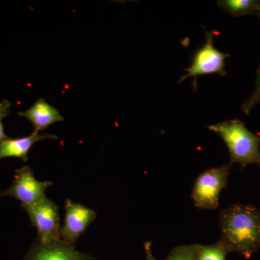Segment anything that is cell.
<instances>
[{"mask_svg": "<svg viewBox=\"0 0 260 260\" xmlns=\"http://www.w3.org/2000/svg\"><path fill=\"white\" fill-rule=\"evenodd\" d=\"M220 242L229 251L246 258L260 248V211L252 205L237 204L220 213Z\"/></svg>", "mask_w": 260, "mask_h": 260, "instance_id": "obj_1", "label": "cell"}, {"mask_svg": "<svg viewBox=\"0 0 260 260\" xmlns=\"http://www.w3.org/2000/svg\"><path fill=\"white\" fill-rule=\"evenodd\" d=\"M10 107H11V103L7 99L0 102V143L8 138V135L5 133L3 119L10 114Z\"/></svg>", "mask_w": 260, "mask_h": 260, "instance_id": "obj_15", "label": "cell"}, {"mask_svg": "<svg viewBox=\"0 0 260 260\" xmlns=\"http://www.w3.org/2000/svg\"><path fill=\"white\" fill-rule=\"evenodd\" d=\"M218 5L233 17L257 14L260 9L258 0H220Z\"/></svg>", "mask_w": 260, "mask_h": 260, "instance_id": "obj_11", "label": "cell"}, {"mask_svg": "<svg viewBox=\"0 0 260 260\" xmlns=\"http://www.w3.org/2000/svg\"><path fill=\"white\" fill-rule=\"evenodd\" d=\"M64 225L61 229L63 242L75 247L78 238L96 218V213L85 205L67 200Z\"/></svg>", "mask_w": 260, "mask_h": 260, "instance_id": "obj_7", "label": "cell"}, {"mask_svg": "<svg viewBox=\"0 0 260 260\" xmlns=\"http://www.w3.org/2000/svg\"><path fill=\"white\" fill-rule=\"evenodd\" d=\"M58 139L56 135L44 133L43 135L32 133L28 136L11 139L8 138L0 143V160L15 157L21 159L23 162L28 160V153L32 145L41 140Z\"/></svg>", "mask_w": 260, "mask_h": 260, "instance_id": "obj_10", "label": "cell"}, {"mask_svg": "<svg viewBox=\"0 0 260 260\" xmlns=\"http://www.w3.org/2000/svg\"><path fill=\"white\" fill-rule=\"evenodd\" d=\"M18 115L30 121L34 128L32 133L37 134L54 123L64 121L60 112L43 98L38 99L28 110L19 112Z\"/></svg>", "mask_w": 260, "mask_h": 260, "instance_id": "obj_9", "label": "cell"}, {"mask_svg": "<svg viewBox=\"0 0 260 260\" xmlns=\"http://www.w3.org/2000/svg\"><path fill=\"white\" fill-rule=\"evenodd\" d=\"M259 165H260V161H259Z\"/></svg>", "mask_w": 260, "mask_h": 260, "instance_id": "obj_18", "label": "cell"}, {"mask_svg": "<svg viewBox=\"0 0 260 260\" xmlns=\"http://www.w3.org/2000/svg\"><path fill=\"white\" fill-rule=\"evenodd\" d=\"M198 245L179 246L171 253L167 260H197Z\"/></svg>", "mask_w": 260, "mask_h": 260, "instance_id": "obj_14", "label": "cell"}, {"mask_svg": "<svg viewBox=\"0 0 260 260\" xmlns=\"http://www.w3.org/2000/svg\"><path fill=\"white\" fill-rule=\"evenodd\" d=\"M229 251L220 241L214 245H198L197 260H225Z\"/></svg>", "mask_w": 260, "mask_h": 260, "instance_id": "obj_12", "label": "cell"}, {"mask_svg": "<svg viewBox=\"0 0 260 260\" xmlns=\"http://www.w3.org/2000/svg\"><path fill=\"white\" fill-rule=\"evenodd\" d=\"M257 15H258V16H259V18L260 19V9L259 10V12H258Z\"/></svg>", "mask_w": 260, "mask_h": 260, "instance_id": "obj_17", "label": "cell"}, {"mask_svg": "<svg viewBox=\"0 0 260 260\" xmlns=\"http://www.w3.org/2000/svg\"><path fill=\"white\" fill-rule=\"evenodd\" d=\"M32 225L37 229V239L47 243L61 241L59 206L47 197L30 205H22Z\"/></svg>", "mask_w": 260, "mask_h": 260, "instance_id": "obj_4", "label": "cell"}, {"mask_svg": "<svg viewBox=\"0 0 260 260\" xmlns=\"http://www.w3.org/2000/svg\"><path fill=\"white\" fill-rule=\"evenodd\" d=\"M86 253L77 251L62 241L41 242L36 239L23 260H93Z\"/></svg>", "mask_w": 260, "mask_h": 260, "instance_id": "obj_8", "label": "cell"}, {"mask_svg": "<svg viewBox=\"0 0 260 260\" xmlns=\"http://www.w3.org/2000/svg\"><path fill=\"white\" fill-rule=\"evenodd\" d=\"M145 252H146L147 260H156L154 257L151 251V244L146 242L145 244Z\"/></svg>", "mask_w": 260, "mask_h": 260, "instance_id": "obj_16", "label": "cell"}, {"mask_svg": "<svg viewBox=\"0 0 260 260\" xmlns=\"http://www.w3.org/2000/svg\"><path fill=\"white\" fill-rule=\"evenodd\" d=\"M14 181L7 191L0 192L2 197H13L21 202L22 205H30L45 198L47 188L51 181H40L36 179L34 173L28 166L15 171Z\"/></svg>", "mask_w": 260, "mask_h": 260, "instance_id": "obj_6", "label": "cell"}, {"mask_svg": "<svg viewBox=\"0 0 260 260\" xmlns=\"http://www.w3.org/2000/svg\"><path fill=\"white\" fill-rule=\"evenodd\" d=\"M214 35L213 31L206 32L205 44L195 52L190 66L184 69L186 75L180 78L179 83L190 77L196 83L200 75L218 74L223 77L226 75L225 61L230 54L220 52L214 47Z\"/></svg>", "mask_w": 260, "mask_h": 260, "instance_id": "obj_5", "label": "cell"}, {"mask_svg": "<svg viewBox=\"0 0 260 260\" xmlns=\"http://www.w3.org/2000/svg\"><path fill=\"white\" fill-rule=\"evenodd\" d=\"M223 140L229 148L231 162L242 167L260 161V138L246 127L239 119L225 121L208 126Z\"/></svg>", "mask_w": 260, "mask_h": 260, "instance_id": "obj_2", "label": "cell"}, {"mask_svg": "<svg viewBox=\"0 0 260 260\" xmlns=\"http://www.w3.org/2000/svg\"><path fill=\"white\" fill-rule=\"evenodd\" d=\"M230 165L211 168L200 174L195 181L191 198L200 209L215 210L218 207L219 197L226 187Z\"/></svg>", "mask_w": 260, "mask_h": 260, "instance_id": "obj_3", "label": "cell"}, {"mask_svg": "<svg viewBox=\"0 0 260 260\" xmlns=\"http://www.w3.org/2000/svg\"><path fill=\"white\" fill-rule=\"evenodd\" d=\"M260 104V65L256 71L255 87L249 99L243 103L242 109L246 114H250L256 106Z\"/></svg>", "mask_w": 260, "mask_h": 260, "instance_id": "obj_13", "label": "cell"}]
</instances>
